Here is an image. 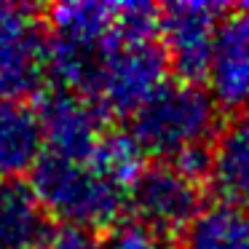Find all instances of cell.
<instances>
[{
  "instance_id": "cell-5",
  "label": "cell",
  "mask_w": 249,
  "mask_h": 249,
  "mask_svg": "<svg viewBox=\"0 0 249 249\" xmlns=\"http://www.w3.org/2000/svg\"><path fill=\"white\" fill-rule=\"evenodd\" d=\"M38 8L0 3V99L35 91L49 70V38Z\"/></svg>"
},
{
  "instance_id": "cell-9",
  "label": "cell",
  "mask_w": 249,
  "mask_h": 249,
  "mask_svg": "<svg viewBox=\"0 0 249 249\" xmlns=\"http://www.w3.org/2000/svg\"><path fill=\"white\" fill-rule=\"evenodd\" d=\"M46 156L43 124L24 99H0V179L33 174Z\"/></svg>"
},
{
  "instance_id": "cell-13",
  "label": "cell",
  "mask_w": 249,
  "mask_h": 249,
  "mask_svg": "<svg viewBox=\"0 0 249 249\" xmlns=\"http://www.w3.org/2000/svg\"><path fill=\"white\" fill-rule=\"evenodd\" d=\"M102 249H163L161 238L137 220L121 222L110 231V236L102 241Z\"/></svg>"
},
{
  "instance_id": "cell-12",
  "label": "cell",
  "mask_w": 249,
  "mask_h": 249,
  "mask_svg": "<svg viewBox=\"0 0 249 249\" xmlns=\"http://www.w3.org/2000/svg\"><path fill=\"white\" fill-rule=\"evenodd\" d=\"M185 249H249V206L217 201L185 231Z\"/></svg>"
},
{
  "instance_id": "cell-11",
  "label": "cell",
  "mask_w": 249,
  "mask_h": 249,
  "mask_svg": "<svg viewBox=\"0 0 249 249\" xmlns=\"http://www.w3.org/2000/svg\"><path fill=\"white\" fill-rule=\"evenodd\" d=\"M46 236V209L35 190L0 179V249H38Z\"/></svg>"
},
{
  "instance_id": "cell-2",
  "label": "cell",
  "mask_w": 249,
  "mask_h": 249,
  "mask_svg": "<svg viewBox=\"0 0 249 249\" xmlns=\"http://www.w3.org/2000/svg\"><path fill=\"white\" fill-rule=\"evenodd\" d=\"M33 190L46 214L62 225L97 231L115 228L129 204V185L97 158H59L46 153L33 172Z\"/></svg>"
},
{
  "instance_id": "cell-4",
  "label": "cell",
  "mask_w": 249,
  "mask_h": 249,
  "mask_svg": "<svg viewBox=\"0 0 249 249\" xmlns=\"http://www.w3.org/2000/svg\"><path fill=\"white\" fill-rule=\"evenodd\" d=\"M198 177L182 172L169 161L145 166L129 190L131 214L140 225L153 231L158 238L185 236L193 220L201 214Z\"/></svg>"
},
{
  "instance_id": "cell-1",
  "label": "cell",
  "mask_w": 249,
  "mask_h": 249,
  "mask_svg": "<svg viewBox=\"0 0 249 249\" xmlns=\"http://www.w3.org/2000/svg\"><path fill=\"white\" fill-rule=\"evenodd\" d=\"M217 131V105L206 89L190 81L166 83L134 115L131 131L142 153L201 177L209 172V145Z\"/></svg>"
},
{
  "instance_id": "cell-8",
  "label": "cell",
  "mask_w": 249,
  "mask_h": 249,
  "mask_svg": "<svg viewBox=\"0 0 249 249\" xmlns=\"http://www.w3.org/2000/svg\"><path fill=\"white\" fill-rule=\"evenodd\" d=\"M204 81L217 107H249V6L222 17Z\"/></svg>"
},
{
  "instance_id": "cell-10",
  "label": "cell",
  "mask_w": 249,
  "mask_h": 249,
  "mask_svg": "<svg viewBox=\"0 0 249 249\" xmlns=\"http://www.w3.org/2000/svg\"><path fill=\"white\" fill-rule=\"evenodd\" d=\"M206 174L220 201L249 206V107L233 113L217 131Z\"/></svg>"
},
{
  "instance_id": "cell-3",
  "label": "cell",
  "mask_w": 249,
  "mask_h": 249,
  "mask_svg": "<svg viewBox=\"0 0 249 249\" xmlns=\"http://www.w3.org/2000/svg\"><path fill=\"white\" fill-rule=\"evenodd\" d=\"M169 59L158 38H126L115 40L99 56L86 97L102 113L134 115L158 89L166 86Z\"/></svg>"
},
{
  "instance_id": "cell-14",
  "label": "cell",
  "mask_w": 249,
  "mask_h": 249,
  "mask_svg": "<svg viewBox=\"0 0 249 249\" xmlns=\"http://www.w3.org/2000/svg\"><path fill=\"white\" fill-rule=\"evenodd\" d=\"M38 249H102V241L94 236V231H83V228L72 225H59L43 238Z\"/></svg>"
},
{
  "instance_id": "cell-7",
  "label": "cell",
  "mask_w": 249,
  "mask_h": 249,
  "mask_svg": "<svg viewBox=\"0 0 249 249\" xmlns=\"http://www.w3.org/2000/svg\"><path fill=\"white\" fill-rule=\"evenodd\" d=\"M46 153L59 158H89L105 140V113L89 97L54 89L40 99Z\"/></svg>"
},
{
  "instance_id": "cell-6",
  "label": "cell",
  "mask_w": 249,
  "mask_h": 249,
  "mask_svg": "<svg viewBox=\"0 0 249 249\" xmlns=\"http://www.w3.org/2000/svg\"><path fill=\"white\" fill-rule=\"evenodd\" d=\"M220 22L222 8L206 0H182L161 11V49L169 59V67H174L182 81L196 83L206 75Z\"/></svg>"
}]
</instances>
